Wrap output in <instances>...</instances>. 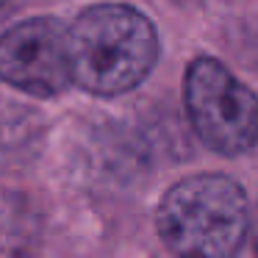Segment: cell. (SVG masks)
<instances>
[{
  "mask_svg": "<svg viewBox=\"0 0 258 258\" xmlns=\"http://www.w3.org/2000/svg\"><path fill=\"white\" fill-rule=\"evenodd\" d=\"M73 86L97 97H117L145 84L161 53L147 14L125 3H100L67 25Z\"/></svg>",
  "mask_w": 258,
  "mask_h": 258,
  "instance_id": "1",
  "label": "cell"
},
{
  "mask_svg": "<svg viewBox=\"0 0 258 258\" xmlns=\"http://www.w3.org/2000/svg\"><path fill=\"white\" fill-rule=\"evenodd\" d=\"M252 208L244 186L225 172H197L172 183L156 208V230L175 258H239Z\"/></svg>",
  "mask_w": 258,
  "mask_h": 258,
  "instance_id": "2",
  "label": "cell"
},
{
  "mask_svg": "<svg viewBox=\"0 0 258 258\" xmlns=\"http://www.w3.org/2000/svg\"><path fill=\"white\" fill-rule=\"evenodd\" d=\"M183 106L208 150L241 156L258 145V95L219 58L197 56L186 67Z\"/></svg>",
  "mask_w": 258,
  "mask_h": 258,
  "instance_id": "3",
  "label": "cell"
},
{
  "mask_svg": "<svg viewBox=\"0 0 258 258\" xmlns=\"http://www.w3.org/2000/svg\"><path fill=\"white\" fill-rule=\"evenodd\" d=\"M0 81L31 97H58L73 86L67 25L28 17L0 34Z\"/></svg>",
  "mask_w": 258,
  "mask_h": 258,
  "instance_id": "4",
  "label": "cell"
},
{
  "mask_svg": "<svg viewBox=\"0 0 258 258\" xmlns=\"http://www.w3.org/2000/svg\"><path fill=\"white\" fill-rule=\"evenodd\" d=\"M250 241H252V252L258 258V206L252 208V222H250Z\"/></svg>",
  "mask_w": 258,
  "mask_h": 258,
  "instance_id": "5",
  "label": "cell"
},
{
  "mask_svg": "<svg viewBox=\"0 0 258 258\" xmlns=\"http://www.w3.org/2000/svg\"><path fill=\"white\" fill-rule=\"evenodd\" d=\"M3 3H9V0H0V6H3Z\"/></svg>",
  "mask_w": 258,
  "mask_h": 258,
  "instance_id": "6",
  "label": "cell"
}]
</instances>
